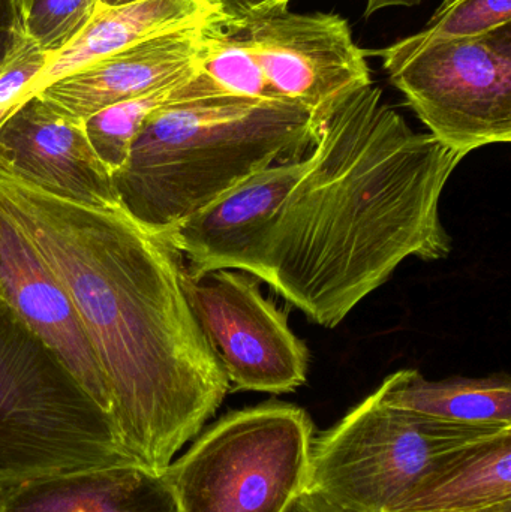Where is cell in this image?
<instances>
[{"label": "cell", "mask_w": 511, "mask_h": 512, "mask_svg": "<svg viewBox=\"0 0 511 512\" xmlns=\"http://www.w3.org/2000/svg\"><path fill=\"white\" fill-rule=\"evenodd\" d=\"M197 71L146 95L104 108L84 120V131L89 138L90 146L111 177L119 173L128 161L132 143L147 117L176 98Z\"/></svg>", "instance_id": "obj_18"}, {"label": "cell", "mask_w": 511, "mask_h": 512, "mask_svg": "<svg viewBox=\"0 0 511 512\" xmlns=\"http://www.w3.org/2000/svg\"><path fill=\"white\" fill-rule=\"evenodd\" d=\"M465 156L416 132L369 84L315 131L306 168L255 246L251 276L335 328L408 258L452 251L440 203Z\"/></svg>", "instance_id": "obj_2"}, {"label": "cell", "mask_w": 511, "mask_h": 512, "mask_svg": "<svg viewBox=\"0 0 511 512\" xmlns=\"http://www.w3.org/2000/svg\"><path fill=\"white\" fill-rule=\"evenodd\" d=\"M390 512H511V430L459 451Z\"/></svg>", "instance_id": "obj_16"}, {"label": "cell", "mask_w": 511, "mask_h": 512, "mask_svg": "<svg viewBox=\"0 0 511 512\" xmlns=\"http://www.w3.org/2000/svg\"><path fill=\"white\" fill-rule=\"evenodd\" d=\"M395 408L465 426L511 427L509 376L428 381L417 370H399L377 388Z\"/></svg>", "instance_id": "obj_17"}, {"label": "cell", "mask_w": 511, "mask_h": 512, "mask_svg": "<svg viewBox=\"0 0 511 512\" xmlns=\"http://www.w3.org/2000/svg\"><path fill=\"white\" fill-rule=\"evenodd\" d=\"M327 511H329V510H327Z\"/></svg>", "instance_id": "obj_29"}, {"label": "cell", "mask_w": 511, "mask_h": 512, "mask_svg": "<svg viewBox=\"0 0 511 512\" xmlns=\"http://www.w3.org/2000/svg\"><path fill=\"white\" fill-rule=\"evenodd\" d=\"M137 2H143V0H98V5L108 6V8H111V6H123Z\"/></svg>", "instance_id": "obj_27"}, {"label": "cell", "mask_w": 511, "mask_h": 512, "mask_svg": "<svg viewBox=\"0 0 511 512\" xmlns=\"http://www.w3.org/2000/svg\"><path fill=\"white\" fill-rule=\"evenodd\" d=\"M0 297L65 360L84 390L110 417L107 387L71 298L2 204Z\"/></svg>", "instance_id": "obj_11"}, {"label": "cell", "mask_w": 511, "mask_h": 512, "mask_svg": "<svg viewBox=\"0 0 511 512\" xmlns=\"http://www.w3.org/2000/svg\"><path fill=\"white\" fill-rule=\"evenodd\" d=\"M435 140L461 155L511 140V23L479 36L378 51Z\"/></svg>", "instance_id": "obj_8"}, {"label": "cell", "mask_w": 511, "mask_h": 512, "mask_svg": "<svg viewBox=\"0 0 511 512\" xmlns=\"http://www.w3.org/2000/svg\"><path fill=\"white\" fill-rule=\"evenodd\" d=\"M47 59L48 54L23 30H12L11 39L0 57V126L20 107Z\"/></svg>", "instance_id": "obj_21"}, {"label": "cell", "mask_w": 511, "mask_h": 512, "mask_svg": "<svg viewBox=\"0 0 511 512\" xmlns=\"http://www.w3.org/2000/svg\"><path fill=\"white\" fill-rule=\"evenodd\" d=\"M0 512H182L164 474L117 463L0 489Z\"/></svg>", "instance_id": "obj_14"}, {"label": "cell", "mask_w": 511, "mask_h": 512, "mask_svg": "<svg viewBox=\"0 0 511 512\" xmlns=\"http://www.w3.org/2000/svg\"><path fill=\"white\" fill-rule=\"evenodd\" d=\"M312 441L306 411L264 403L225 415L164 475L182 512H285L305 493Z\"/></svg>", "instance_id": "obj_7"}, {"label": "cell", "mask_w": 511, "mask_h": 512, "mask_svg": "<svg viewBox=\"0 0 511 512\" xmlns=\"http://www.w3.org/2000/svg\"><path fill=\"white\" fill-rule=\"evenodd\" d=\"M0 204L74 304L123 450L165 474L230 391L165 234L0 176Z\"/></svg>", "instance_id": "obj_1"}, {"label": "cell", "mask_w": 511, "mask_h": 512, "mask_svg": "<svg viewBox=\"0 0 511 512\" xmlns=\"http://www.w3.org/2000/svg\"><path fill=\"white\" fill-rule=\"evenodd\" d=\"M306 156L254 174L168 233L185 270L191 276L213 270L251 274L258 237L302 177Z\"/></svg>", "instance_id": "obj_13"}, {"label": "cell", "mask_w": 511, "mask_h": 512, "mask_svg": "<svg viewBox=\"0 0 511 512\" xmlns=\"http://www.w3.org/2000/svg\"><path fill=\"white\" fill-rule=\"evenodd\" d=\"M96 6L98 0H21L18 29L50 56L83 32Z\"/></svg>", "instance_id": "obj_20"}, {"label": "cell", "mask_w": 511, "mask_h": 512, "mask_svg": "<svg viewBox=\"0 0 511 512\" xmlns=\"http://www.w3.org/2000/svg\"><path fill=\"white\" fill-rule=\"evenodd\" d=\"M129 462L110 417L0 297V489Z\"/></svg>", "instance_id": "obj_4"}, {"label": "cell", "mask_w": 511, "mask_h": 512, "mask_svg": "<svg viewBox=\"0 0 511 512\" xmlns=\"http://www.w3.org/2000/svg\"><path fill=\"white\" fill-rule=\"evenodd\" d=\"M182 285L230 390L285 394L305 384L308 348L258 279L240 270L191 276L183 267Z\"/></svg>", "instance_id": "obj_9"}, {"label": "cell", "mask_w": 511, "mask_h": 512, "mask_svg": "<svg viewBox=\"0 0 511 512\" xmlns=\"http://www.w3.org/2000/svg\"><path fill=\"white\" fill-rule=\"evenodd\" d=\"M318 505H320V504H318ZM323 508H324V507H323ZM324 510H326V508H324ZM326 511H327V510H326ZM327 512H330V511H327Z\"/></svg>", "instance_id": "obj_28"}, {"label": "cell", "mask_w": 511, "mask_h": 512, "mask_svg": "<svg viewBox=\"0 0 511 512\" xmlns=\"http://www.w3.org/2000/svg\"><path fill=\"white\" fill-rule=\"evenodd\" d=\"M285 512H327L324 510L321 505H318L317 502L312 501L309 496L302 495L299 496V498L296 499V501L293 502V504L290 505V508H288Z\"/></svg>", "instance_id": "obj_25"}, {"label": "cell", "mask_w": 511, "mask_h": 512, "mask_svg": "<svg viewBox=\"0 0 511 512\" xmlns=\"http://www.w3.org/2000/svg\"><path fill=\"white\" fill-rule=\"evenodd\" d=\"M200 47L201 23L182 27L93 60L35 96L57 116L84 122L104 108L194 74Z\"/></svg>", "instance_id": "obj_12"}, {"label": "cell", "mask_w": 511, "mask_h": 512, "mask_svg": "<svg viewBox=\"0 0 511 512\" xmlns=\"http://www.w3.org/2000/svg\"><path fill=\"white\" fill-rule=\"evenodd\" d=\"M422 0H368L366 3L365 17H372L375 12L381 11V9L395 8V6H410L419 5Z\"/></svg>", "instance_id": "obj_24"}, {"label": "cell", "mask_w": 511, "mask_h": 512, "mask_svg": "<svg viewBox=\"0 0 511 512\" xmlns=\"http://www.w3.org/2000/svg\"><path fill=\"white\" fill-rule=\"evenodd\" d=\"M0 176L81 206L122 210L84 123L57 116L36 96L0 126Z\"/></svg>", "instance_id": "obj_10"}, {"label": "cell", "mask_w": 511, "mask_h": 512, "mask_svg": "<svg viewBox=\"0 0 511 512\" xmlns=\"http://www.w3.org/2000/svg\"><path fill=\"white\" fill-rule=\"evenodd\" d=\"M12 30V15L9 0H0V57L11 39Z\"/></svg>", "instance_id": "obj_23"}, {"label": "cell", "mask_w": 511, "mask_h": 512, "mask_svg": "<svg viewBox=\"0 0 511 512\" xmlns=\"http://www.w3.org/2000/svg\"><path fill=\"white\" fill-rule=\"evenodd\" d=\"M210 14L212 9L204 0H143L111 8L98 5L83 32L63 50L48 56L21 104L93 60L162 33L203 23Z\"/></svg>", "instance_id": "obj_15"}, {"label": "cell", "mask_w": 511, "mask_h": 512, "mask_svg": "<svg viewBox=\"0 0 511 512\" xmlns=\"http://www.w3.org/2000/svg\"><path fill=\"white\" fill-rule=\"evenodd\" d=\"M9 6H11L12 27L18 29V24H20L21 0H9Z\"/></svg>", "instance_id": "obj_26"}, {"label": "cell", "mask_w": 511, "mask_h": 512, "mask_svg": "<svg viewBox=\"0 0 511 512\" xmlns=\"http://www.w3.org/2000/svg\"><path fill=\"white\" fill-rule=\"evenodd\" d=\"M213 14L227 20H246L287 9L291 0H204Z\"/></svg>", "instance_id": "obj_22"}, {"label": "cell", "mask_w": 511, "mask_h": 512, "mask_svg": "<svg viewBox=\"0 0 511 512\" xmlns=\"http://www.w3.org/2000/svg\"><path fill=\"white\" fill-rule=\"evenodd\" d=\"M509 430L435 420L374 391L314 438L303 495L330 512H390L459 451Z\"/></svg>", "instance_id": "obj_6"}, {"label": "cell", "mask_w": 511, "mask_h": 512, "mask_svg": "<svg viewBox=\"0 0 511 512\" xmlns=\"http://www.w3.org/2000/svg\"><path fill=\"white\" fill-rule=\"evenodd\" d=\"M511 23V0H444L425 29L389 45L413 50L437 41L479 36Z\"/></svg>", "instance_id": "obj_19"}, {"label": "cell", "mask_w": 511, "mask_h": 512, "mask_svg": "<svg viewBox=\"0 0 511 512\" xmlns=\"http://www.w3.org/2000/svg\"><path fill=\"white\" fill-rule=\"evenodd\" d=\"M315 131L299 105L225 92L198 69L147 117L114 188L126 215L167 236L254 174L308 155Z\"/></svg>", "instance_id": "obj_3"}, {"label": "cell", "mask_w": 511, "mask_h": 512, "mask_svg": "<svg viewBox=\"0 0 511 512\" xmlns=\"http://www.w3.org/2000/svg\"><path fill=\"white\" fill-rule=\"evenodd\" d=\"M198 69L225 92L299 105L317 128L372 84L366 51L344 17L288 8L246 20L212 12L201 23Z\"/></svg>", "instance_id": "obj_5"}]
</instances>
